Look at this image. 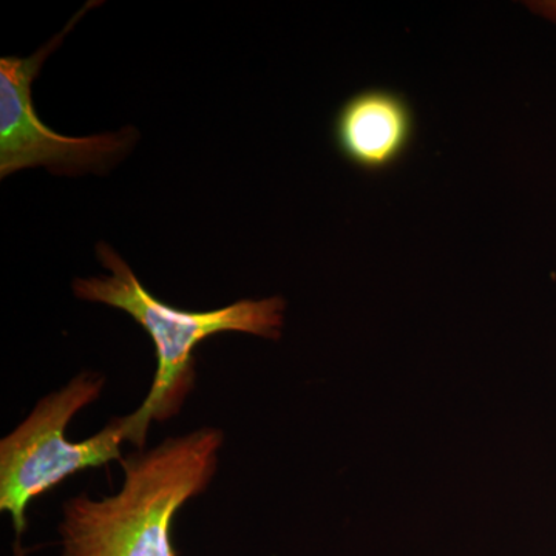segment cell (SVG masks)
<instances>
[{"label": "cell", "instance_id": "1", "mask_svg": "<svg viewBox=\"0 0 556 556\" xmlns=\"http://www.w3.org/2000/svg\"><path fill=\"white\" fill-rule=\"evenodd\" d=\"M223 442L218 428H200L121 459L126 478L116 495L65 501L62 556H177L172 522L189 500L206 492Z\"/></svg>", "mask_w": 556, "mask_h": 556}, {"label": "cell", "instance_id": "2", "mask_svg": "<svg viewBox=\"0 0 556 556\" xmlns=\"http://www.w3.org/2000/svg\"><path fill=\"white\" fill-rule=\"evenodd\" d=\"M97 254L110 276L76 278L73 292L86 302L124 311L152 339L159 368L148 397L137 409L146 427L152 420L163 422L178 415L195 383L193 351L211 336L244 332L274 342L281 339L285 299H244L225 308L200 313L172 308L142 287L130 266L109 244H98Z\"/></svg>", "mask_w": 556, "mask_h": 556}, {"label": "cell", "instance_id": "3", "mask_svg": "<svg viewBox=\"0 0 556 556\" xmlns=\"http://www.w3.org/2000/svg\"><path fill=\"white\" fill-rule=\"evenodd\" d=\"M104 383L97 372H80L61 390L40 399L27 419L0 442V508L13 518L14 556H24L21 541L27 527L25 511L35 497L72 475L123 459V442L144 448L149 427L137 412L115 417L86 441L65 438L70 420L98 401Z\"/></svg>", "mask_w": 556, "mask_h": 556}, {"label": "cell", "instance_id": "4", "mask_svg": "<svg viewBox=\"0 0 556 556\" xmlns=\"http://www.w3.org/2000/svg\"><path fill=\"white\" fill-rule=\"evenodd\" d=\"M94 5H101V2L87 3L60 35L30 58L0 60V178L36 167L68 177L87 172L105 174L137 142L138 131L131 127L94 137H64L43 124L33 104L31 86L43 62Z\"/></svg>", "mask_w": 556, "mask_h": 556}, {"label": "cell", "instance_id": "5", "mask_svg": "<svg viewBox=\"0 0 556 556\" xmlns=\"http://www.w3.org/2000/svg\"><path fill=\"white\" fill-rule=\"evenodd\" d=\"M415 137V110L394 90L357 91L340 105L332 121V141L340 156L367 174L396 167Z\"/></svg>", "mask_w": 556, "mask_h": 556}, {"label": "cell", "instance_id": "6", "mask_svg": "<svg viewBox=\"0 0 556 556\" xmlns=\"http://www.w3.org/2000/svg\"><path fill=\"white\" fill-rule=\"evenodd\" d=\"M526 7L535 16L556 25V0H535V2H527Z\"/></svg>", "mask_w": 556, "mask_h": 556}]
</instances>
